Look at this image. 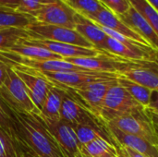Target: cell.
I'll return each mask as SVG.
<instances>
[{"mask_svg": "<svg viewBox=\"0 0 158 157\" xmlns=\"http://www.w3.org/2000/svg\"><path fill=\"white\" fill-rule=\"evenodd\" d=\"M25 30L31 38L69 43L87 48H94L91 43L83 38L74 29L33 21L25 27Z\"/></svg>", "mask_w": 158, "mask_h": 157, "instance_id": "obj_5", "label": "cell"}, {"mask_svg": "<svg viewBox=\"0 0 158 157\" xmlns=\"http://www.w3.org/2000/svg\"><path fill=\"white\" fill-rule=\"evenodd\" d=\"M74 130L76 132L81 147L99 139H106L115 144L114 140L109 133L107 128H100L91 125H78L74 127Z\"/></svg>", "mask_w": 158, "mask_h": 157, "instance_id": "obj_22", "label": "cell"}, {"mask_svg": "<svg viewBox=\"0 0 158 157\" xmlns=\"http://www.w3.org/2000/svg\"><path fill=\"white\" fill-rule=\"evenodd\" d=\"M22 42L33 45H37L43 48H45L58 56L63 59L70 57H84V56H94L99 55L102 51H99L95 48H87L82 46H78L69 43H58L54 41L35 39V38H25L21 40Z\"/></svg>", "mask_w": 158, "mask_h": 157, "instance_id": "obj_14", "label": "cell"}, {"mask_svg": "<svg viewBox=\"0 0 158 157\" xmlns=\"http://www.w3.org/2000/svg\"><path fill=\"white\" fill-rule=\"evenodd\" d=\"M0 157H17L15 143L10 137L0 129Z\"/></svg>", "mask_w": 158, "mask_h": 157, "instance_id": "obj_29", "label": "cell"}, {"mask_svg": "<svg viewBox=\"0 0 158 157\" xmlns=\"http://www.w3.org/2000/svg\"><path fill=\"white\" fill-rule=\"evenodd\" d=\"M64 60L90 71L112 73L117 75L131 67L134 63V61L125 60L106 52H101L94 56L70 57L65 58Z\"/></svg>", "mask_w": 158, "mask_h": 157, "instance_id": "obj_8", "label": "cell"}, {"mask_svg": "<svg viewBox=\"0 0 158 157\" xmlns=\"http://www.w3.org/2000/svg\"><path fill=\"white\" fill-rule=\"evenodd\" d=\"M0 99L13 109L29 114H39L27 93L23 81L10 66L7 68L6 79L0 88Z\"/></svg>", "mask_w": 158, "mask_h": 157, "instance_id": "obj_3", "label": "cell"}, {"mask_svg": "<svg viewBox=\"0 0 158 157\" xmlns=\"http://www.w3.org/2000/svg\"><path fill=\"white\" fill-rule=\"evenodd\" d=\"M3 105L12 119L17 133L16 148L21 146L39 157H65L37 114L21 112L4 103Z\"/></svg>", "mask_w": 158, "mask_h": 157, "instance_id": "obj_1", "label": "cell"}, {"mask_svg": "<svg viewBox=\"0 0 158 157\" xmlns=\"http://www.w3.org/2000/svg\"><path fill=\"white\" fill-rule=\"evenodd\" d=\"M10 67L23 81L31 102L40 114L49 92L51 83L29 68L17 65Z\"/></svg>", "mask_w": 158, "mask_h": 157, "instance_id": "obj_12", "label": "cell"}, {"mask_svg": "<svg viewBox=\"0 0 158 157\" xmlns=\"http://www.w3.org/2000/svg\"><path fill=\"white\" fill-rule=\"evenodd\" d=\"M16 150H17V157H37L34 153L21 146H18Z\"/></svg>", "mask_w": 158, "mask_h": 157, "instance_id": "obj_35", "label": "cell"}, {"mask_svg": "<svg viewBox=\"0 0 158 157\" xmlns=\"http://www.w3.org/2000/svg\"><path fill=\"white\" fill-rule=\"evenodd\" d=\"M0 129L10 137V139L15 143V146H17L18 138L12 119L8 115V113L6 112L1 100H0Z\"/></svg>", "mask_w": 158, "mask_h": 157, "instance_id": "obj_28", "label": "cell"}, {"mask_svg": "<svg viewBox=\"0 0 158 157\" xmlns=\"http://www.w3.org/2000/svg\"><path fill=\"white\" fill-rule=\"evenodd\" d=\"M125 115H145V108L118 82L105 96L98 118L106 125L112 119Z\"/></svg>", "mask_w": 158, "mask_h": 157, "instance_id": "obj_2", "label": "cell"}, {"mask_svg": "<svg viewBox=\"0 0 158 157\" xmlns=\"http://www.w3.org/2000/svg\"><path fill=\"white\" fill-rule=\"evenodd\" d=\"M29 35L25 28H6L0 30V53L5 52Z\"/></svg>", "mask_w": 158, "mask_h": 157, "instance_id": "obj_25", "label": "cell"}, {"mask_svg": "<svg viewBox=\"0 0 158 157\" xmlns=\"http://www.w3.org/2000/svg\"><path fill=\"white\" fill-rule=\"evenodd\" d=\"M83 157H94V156H90V155H83Z\"/></svg>", "mask_w": 158, "mask_h": 157, "instance_id": "obj_39", "label": "cell"}, {"mask_svg": "<svg viewBox=\"0 0 158 157\" xmlns=\"http://www.w3.org/2000/svg\"><path fill=\"white\" fill-rule=\"evenodd\" d=\"M125 24L141 35L148 44L158 52V35L147 20L132 6L122 15L118 16Z\"/></svg>", "mask_w": 158, "mask_h": 157, "instance_id": "obj_17", "label": "cell"}, {"mask_svg": "<svg viewBox=\"0 0 158 157\" xmlns=\"http://www.w3.org/2000/svg\"><path fill=\"white\" fill-rule=\"evenodd\" d=\"M33 21H36L35 19L30 15L13 8L0 6V30L12 27L25 28Z\"/></svg>", "mask_w": 158, "mask_h": 157, "instance_id": "obj_21", "label": "cell"}, {"mask_svg": "<svg viewBox=\"0 0 158 157\" xmlns=\"http://www.w3.org/2000/svg\"><path fill=\"white\" fill-rule=\"evenodd\" d=\"M118 157H123V156H122V155H118Z\"/></svg>", "mask_w": 158, "mask_h": 157, "instance_id": "obj_40", "label": "cell"}, {"mask_svg": "<svg viewBox=\"0 0 158 157\" xmlns=\"http://www.w3.org/2000/svg\"><path fill=\"white\" fill-rule=\"evenodd\" d=\"M117 147L123 146L146 157H158V145L141 137L124 133L114 127L106 125Z\"/></svg>", "mask_w": 158, "mask_h": 157, "instance_id": "obj_16", "label": "cell"}, {"mask_svg": "<svg viewBox=\"0 0 158 157\" xmlns=\"http://www.w3.org/2000/svg\"><path fill=\"white\" fill-rule=\"evenodd\" d=\"M43 3L44 0H19L17 10L34 18L40 10Z\"/></svg>", "mask_w": 158, "mask_h": 157, "instance_id": "obj_30", "label": "cell"}, {"mask_svg": "<svg viewBox=\"0 0 158 157\" xmlns=\"http://www.w3.org/2000/svg\"><path fill=\"white\" fill-rule=\"evenodd\" d=\"M82 155L94 157H118V147L106 139L93 141L81 147Z\"/></svg>", "mask_w": 158, "mask_h": 157, "instance_id": "obj_23", "label": "cell"}, {"mask_svg": "<svg viewBox=\"0 0 158 157\" xmlns=\"http://www.w3.org/2000/svg\"><path fill=\"white\" fill-rule=\"evenodd\" d=\"M19 5V0H0V6L9 7L17 10Z\"/></svg>", "mask_w": 158, "mask_h": 157, "instance_id": "obj_36", "label": "cell"}, {"mask_svg": "<svg viewBox=\"0 0 158 157\" xmlns=\"http://www.w3.org/2000/svg\"><path fill=\"white\" fill-rule=\"evenodd\" d=\"M76 14L66 0H44L34 19L41 23L74 29Z\"/></svg>", "mask_w": 158, "mask_h": 157, "instance_id": "obj_9", "label": "cell"}, {"mask_svg": "<svg viewBox=\"0 0 158 157\" xmlns=\"http://www.w3.org/2000/svg\"><path fill=\"white\" fill-rule=\"evenodd\" d=\"M118 152L119 155H122L123 157H146L143 155L138 154L137 152H135L131 149H129V148H126L123 146H118Z\"/></svg>", "mask_w": 158, "mask_h": 157, "instance_id": "obj_33", "label": "cell"}, {"mask_svg": "<svg viewBox=\"0 0 158 157\" xmlns=\"http://www.w3.org/2000/svg\"><path fill=\"white\" fill-rule=\"evenodd\" d=\"M60 119L71 125L73 128L78 125H91L106 128V125L104 122L97 118L78 101L72 98L67 92L62 101Z\"/></svg>", "mask_w": 158, "mask_h": 157, "instance_id": "obj_13", "label": "cell"}, {"mask_svg": "<svg viewBox=\"0 0 158 157\" xmlns=\"http://www.w3.org/2000/svg\"><path fill=\"white\" fill-rule=\"evenodd\" d=\"M66 2L79 14L89 18L101 10L104 6L99 0H66Z\"/></svg>", "mask_w": 158, "mask_h": 157, "instance_id": "obj_27", "label": "cell"}, {"mask_svg": "<svg viewBox=\"0 0 158 157\" xmlns=\"http://www.w3.org/2000/svg\"><path fill=\"white\" fill-rule=\"evenodd\" d=\"M38 115V114H37ZM58 144L65 157H83L74 128L62 119H49L38 115Z\"/></svg>", "mask_w": 158, "mask_h": 157, "instance_id": "obj_7", "label": "cell"}, {"mask_svg": "<svg viewBox=\"0 0 158 157\" xmlns=\"http://www.w3.org/2000/svg\"><path fill=\"white\" fill-rule=\"evenodd\" d=\"M99 2L117 16L124 14L131 6L129 0H99Z\"/></svg>", "mask_w": 158, "mask_h": 157, "instance_id": "obj_31", "label": "cell"}, {"mask_svg": "<svg viewBox=\"0 0 158 157\" xmlns=\"http://www.w3.org/2000/svg\"><path fill=\"white\" fill-rule=\"evenodd\" d=\"M158 12V0H146Z\"/></svg>", "mask_w": 158, "mask_h": 157, "instance_id": "obj_38", "label": "cell"}, {"mask_svg": "<svg viewBox=\"0 0 158 157\" xmlns=\"http://www.w3.org/2000/svg\"><path fill=\"white\" fill-rule=\"evenodd\" d=\"M104 52L134 62L156 61L158 59V52L150 46L136 42L123 43L109 36L106 39Z\"/></svg>", "mask_w": 158, "mask_h": 157, "instance_id": "obj_11", "label": "cell"}, {"mask_svg": "<svg viewBox=\"0 0 158 157\" xmlns=\"http://www.w3.org/2000/svg\"><path fill=\"white\" fill-rule=\"evenodd\" d=\"M131 5L147 20L158 35V12L146 0H129Z\"/></svg>", "mask_w": 158, "mask_h": 157, "instance_id": "obj_26", "label": "cell"}, {"mask_svg": "<svg viewBox=\"0 0 158 157\" xmlns=\"http://www.w3.org/2000/svg\"><path fill=\"white\" fill-rule=\"evenodd\" d=\"M145 115L152 122L156 133L158 135V112L154 111L150 108H145Z\"/></svg>", "mask_w": 158, "mask_h": 157, "instance_id": "obj_32", "label": "cell"}, {"mask_svg": "<svg viewBox=\"0 0 158 157\" xmlns=\"http://www.w3.org/2000/svg\"><path fill=\"white\" fill-rule=\"evenodd\" d=\"M88 19L99 26H102V27L107 28L109 30H112L114 31H117V32H118L135 42H138L142 44L150 46L148 44V43L141 35H139L136 31H134L132 29H131L116 14H114L112 11H110L109 9H107L105 6L101 10H99L96 14L89 17Z\"/></svg>", "mask_w": 158, "mask_h": 157, "instance_id": "obj_15", "label": "cell"}, {"mask_svg": "<svg viewBox=\"0 0 158 157\" xmlns=\"http://www.w3.org/2000/svg\"><path fill=\"white\" fill-rule=\"evenodd\" d=\"M74 30L78 31L89 43H91L95 49L104 52L106 42L108 36L100 28L99 25H97L85 16L77 13Z\"/></svg>", "mask_w": 158, "mask_h": 157, "instance_id": "obj_18", "label": "cell"}, {"mask_svg": "<svg viewBox=\"0 0 158 157\" xmlns=\"http://www.w3.org/2000/svg\"><path fill=\"white\" fill-rule=\"evenodd\" d=\"M118 82L123 88H125L128 93L138 102L140 103L144 108H147L151 103L153 91L137 83L132 81L121 78L118 76Z\"/></svg>", "mask_w": 158, "mask_h": 157, "instance_id": "obj_24", "label": "cell"}, {"mask_svg": "<svg viewBox=\"0 0 158 157\" xmlns=\"http://www.w3.org/2000/svg\"><path fill=\"white\" fill-rule=\"evenodd\" d=\"M106 125L114 127L124 133L141 137L158 145L157 133L146 115L120 116L107 122Z\"/></svg>", "mask_w": 158, "mask_h": 157, "instance_id": "obj_10", "label": "cell"}, {"mask_svg": "<svg viewBox=\"0 0 158 157\" xmlns=\"http://www.w3.org/2000/svg\"><path fill=\"white\" fill-rule=\"evenodd\" d=\"M18 66V65H17ZM35 73L39 74L44 78L51 84L60 87V88H69V89H80L90 83L117 79V74L95 72V71H60V72H47V71H38L31 68Z\"/></svg>", "mask_w": 158, "mask_h": 157, "instance_id": "obj_4", "label": "cell"}, {"mask_svg": "<svg viewBox=\"0 0 158 157\" xmlns=\"http://www.w3.org/2000/svg\"><path fill=\"white\" fill-rule=\"evenodd\" d=\"M116 84H118V78L113 80L95 81L80 89H61L65 90L72 98L78 101L98 118V113L105 99V96L106 95L107 92Z\"/></svg>", "mask_w": 158, "mask_h": 157, "instance_id": "obj_6", "label": "cell"}, {"mask_svg": "<svg viewBox=\"0 0 158 157\" xmlns=\"http://www.w3.org/2000/svg\"><path fill=\"white\" fill-rule=\"evenodd\" d=\"M37 157H39V156H38V155H37Z\"/></svg>", "mask_w": 158, "mask_h": 157, "instance_id": "obj_41", "label": "cell"}, {"mask_svg": "<svg viewBox=\"0 0 158 157\" xmlns=\"http://www.w3.org/2000/svg\"><path fill=\"white\" fill-rule=\"evenodd\" d=\"M7 68H8V65H6V63H4L3 61L0 60V88L3 86V84L6 79Z\"/></svg>", "mask_w": 158, "mask_h": 157, "instance_id": "obj_34", "label": "cell"}, {"mask_svg": "<svg viewBox=\"0 0 158 157\" xmlns=\"http://www.w3.org/2000/svg\"><path fill=\"white\" fill-rule=\"evenodd\" d=\"M147 108H150L154 111L158 112V92H154L151 99V103Z\"/></svg>", "mask_w": 158, "mask_h": 157, "instance_id": "obj_37", "label": "cell"}, {"mask_svg": "<svg viewBox=\"0 0 158 157\" xmlns=\"http://www.w3.org/2000/svg\"><path fill=\"white\" fill-rule=\"evenodd\" d=\"M66 94L65 90L51 84L44 104L40 112V116L49 119H59L62 101Z\"/></svg>", "mask_w": 158, "mask_h": 157, "instance_id": "obj_20", "label": "cell"}, {"mask_svg": "<svg viewBox=\"0 0 158 157\" xmlns=\"http://www.w3.org/2000/svg\"><path fill=\"white\" fill-rule=\"evenodd\" d=\"M2 53H9L11 55L33 59V60H52V59H63L60 56L37 45L26 43L22 41H19L17 44L9 48L8 50Z\"/></svg>", "mask_w": 158, "mask_h": 157, "instance_id": "obj_19", "label": "cell"}]
</instances>
